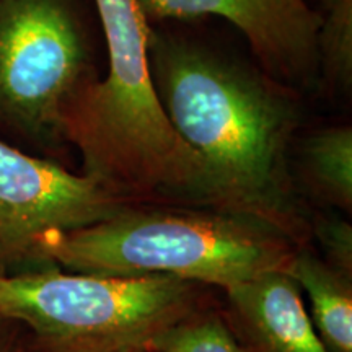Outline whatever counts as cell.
<instances>
[{
	"instance_id": "cell-8",
	"label": "cell",
	"mask_w": 352,
	"mask_h": 352,
	"mask_svg": "<svg viewBox=\"0 0 352 352\" xmlns=\"http://www.w3.org/2000/svg\"><path fill=\"white\" fill-rule=\"evenodd\" d=\"M298 289L285 271L263 272L227 289L233 310L259 352H329Z\"/></svg>"
},
{
	"instance_id": "cell-1",
	"label": "cell",
	"mask_w": 352,
	"mask_h": 352,
	"mask_svg": "<svg viewBox=\"0 0 352 352\" xmlns=\"http://www.w3.org/2000/svg\"><path fill=\"white\" fill-rule=\"evenodd\" d=\"M148 63L166 116L204 165L215 208L292 232L297 209L287 148L298 122L292 88L155 30Z\"/></svg>"
},
{
	"instance_id": "cell-6",
	"label": "cell",
	"mask_w": 352,
	"mask_h": 352,
	"mask_svg": "<svg viewBox=\"0 0 352 352\" xmlns=\"http://www.w3.org/2000/svg\"><path fill=\"white\" fill-rule=\"evenodd\" d=\"M134 206L87 175L70 173L0 139V254L32 253L52 233L111 219Z\"/></svg>"
},
{
	"instance_id": "cell-11",
	"label": "cell",
	"mask_w": 352,
	"mask_h": 352,
	"mask_svg": "<svg viewBox=\"0 0 352 352\" xmlns=\"http://www.w3.org/2000/svg\"><path fill=\"white\" fill-rule=\"evenodd\" d=\"M318 30V72L331 87L351 90L352 83V0H328Z\"/></svg>"
},
{
	"instance_id": "cell-10",
	"label": "cell",
	"mask_w": 352,
	"mask_h": 352,
	"mask_svg": "<svg viewBox=\"0 0 352 352\" xmlns=\"http://www.w3.org/2000/svg\"><path fill=\"white\" fill-rule=\"evenodd\" d=\"M303 170L324 199L352 208V129L331 126L314 132L302 151Z\"/></svg>"
},
{
	"instance_id": "cell-5",
	"label": "cell",
	"mask_w": 352,
	"mask_h": 352,
	"mask_svg": "<svg viewBox=\"0 0 352 352\" xmlns=\"http://www.w3.org/2000/svg\"><path fill=\"white\" fill-rule=\"evenodd\" d=\"M96 78L74 0H0V126L34 142L65 140V121Z\"/></svg>"
},
{
	"instance_id": "cell-15",
	"label": "cell",
	"mask_w": 352,
	"mask_h": 352,
	"mask_svg": "<svg viewBox=\"0 0 352 352\" xmlns=\"http://www.w3.org/2000/svg\"><path fill=\"white\" fill-rule=\"evenodd\" d=\"M328 2V0H323V3H327Z\"/></svg>"
},
{
	"instance_id": "cell-9",
	"label": "cell",
	"mask_w": 352,
	"mask_h": 352,
	"mask_svg": "<svg viewBox=\"0 0 352 352\" xmlns=\"http://www.w3.org/2000/svg\"><path fill=\"white\" fill-rule=\"evenodd\" d=\"M307 292L314 327L329 352H352V290L344 274L310 253H296L285 267Z\"/></svg>"
},
{
	"instance_id": "cell-14",
	"label": "cell",
	"mask_w": 352,
	"mask_h": 352,
	"mask_svg": "<svg viewBox=\"0 0 352 352\" xmlns=\"http://www.w3.org/2000/svg\"><path fill=\"white\" fill-rule=\"evenodd\" d=\"M131 352H151L148 349H138V351H131Z\"/></svg>"
},
{
	"instance_id": "cell-3",
	"label": "cell",
	"mask_w": 352,
	"mask_h": 352,
	"mask_svg": "<svg viewBox=\"0 0 352 352\" xmlns=\"http://www.w3.org/2000/svg\"><path fill=\"white\" fill-rule=\"evenodd\" d=\"M289 233L250 215L219 209H142L52 233L33 248L39 258L72 272L165 276L223 289L263 272L285 271L294 258Z\"/></svg>"
},
{
	"instance_id": "cell-7",
	"label": "cell",
	"mask_w": 352,
	"mask_h": 352,
	"mask_svg": "<svg viewBox=\"0 0 352 352\" xmlns=\"http://www.w3.org/2000/svg\"><path fill=\"white\" fill-rule=\"evenodd\" d=\"M147 20L220 16L243 34L266 76L292 88L320 77L321 13L307 0H139Z\"/></svg>"
},
{
	"instance_id": "cell-13",
	"label": "cell",
	"mask_w": 352,
	"mask_h": 352,
	"mask_svg": "<svg viewBox=\"0 0 352 352\" xmlns=\"http://www.w3.org/2000/svg\"><path fill=\"white\" fill-rule=\"evenodd\" d=\"M318 239L338 267L351 272L352 228L349 223L340 219H321L318 222Z\"/></svg>"
},
{
	"instance_id": "cell-12",
	"label": "cell",
	"mask_w": 352,
	"mask_h": 352,
	"mask_svg": "<svg viewBox=\"0 0 352 352\" xmlns=\"http://www.w3.org/2000/svg\"><path fill=\"white\" fill-rule=\"evenodd\" d=\"M151 352H246L219 316L184 318L162 333Z\"/></svg>"
},
{
	"instance_id": "cell-2",
	"label": "cell",
	"mask_w": 352,
	"mask_h": 352,
	"mask_svg": "<svg viewBox=\"0 0 352 352\" xmlns=\"http://www.w3.org/2000/svg\"><path fill=\"white\" fill-rule=\"evenodd\" d=\"M108 52L103 78L88 83L65 121V142L87 176L118 196L215 206L201 158L166 116L148 63L152 26L139 0H95Z\"/></svg>"
},
{
	"instance_id": "cell-4",
	"label": "cell",
	"mask_w": 352,
	"mask_h": 352,
	"mask_svg": "<svg viewBox=\"0 0 352 352\" xmlns=\"http://www.w3.org/2000/svg\"><path fill=\"white\" fill-rule=\"evenodd\" d=\"M191 284L59 271L0 276V316L23 321L51 352L148 349L189 316Z\"/></svg>"
}]
</instances>
